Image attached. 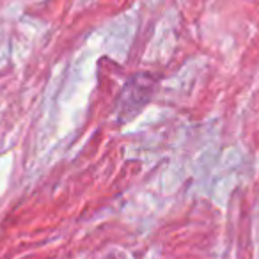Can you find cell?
I'll return each mask as SVG.
<instances>
[{
	"label": "cell",
	"instance_id": "6da1fadb",
	"mask_svg": "<svg viewBox=\"0 0 259 259\" xmlns=\"http://www.w3.org/2000/svg\"><path fill=\"white\" fill-rule=\"evenodd\" d=\"M153 87H155V80L146 73L132 76L119 96L117 117L121 121H128V119L135 117L149 101L153 94Z\"/></svg>",
	"mask_w": 259,
	"mask_h": 259
}]
</instances>
